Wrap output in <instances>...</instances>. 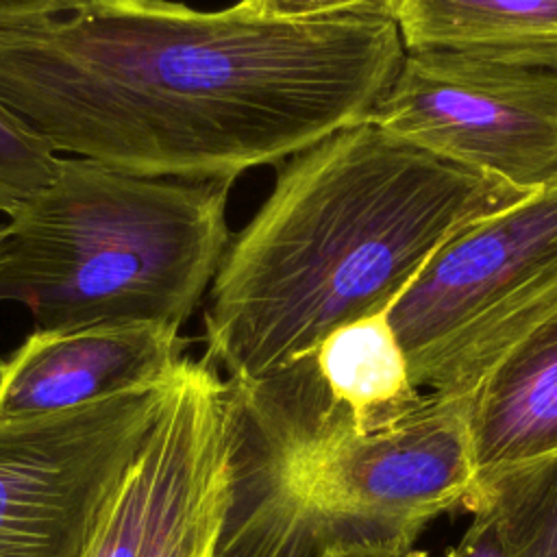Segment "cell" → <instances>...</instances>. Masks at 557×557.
I'll list each match as a JSON object with an SVG mask.
<instances>
[{"instance_id": "cell-16", "label": "cell", "mask_w": 557, "mask_h": 557, "mask_svg": "<svg viewBox=\"0 0 557 557\" xmlns=\"http://www.w3.org/2000/svg\"><path fill=\"white\" fill-rule=\"evenodd\" d=\"M472 524L444 557H507L492 513L485 507H472Z\"/></svg>"}, {"instance_id": "cell-7", "label": "cell", "mask_w": 557, "mask_h": 557, "mask_svg": "<svg viewBox=\"0 0 557 557\" xmlns=\"http://www.w3.org/2000/svg\"><path fill=\"white\" fill-rule=\"evenodd\" d=\"M176 372L85 407L0 422V557L83 555Z\"/></svg>"}, {"instance_id": "cell-13", "label": "cell", "mask_w": 557, "mask_h": 557, "mask_svg": "<svg viewBox=\"0 0 557 557\" xmlns=\"http://www.w3.org/2000/svg\"><path fill=\"white\" fill-rule=\"evenodd\" d=\"M466 507L492 513L507 557H557V453L479 481Z\"/></svg>"}, {"instance_id": "cell-5", "label": "cell", "mask_w": 557, "mask_h": 557, "mask_svg": "<svg viewBox=\"0 0 557 557\" xmlns=\"http://www.w3.org/2000/svg\"><path fill=\"white\" fill-rule=\"evenodd\" d=\"M557 309V183L446 242L387 309L422 392L466 398Z\"/></svg>"}, {"instance_id": "cell-10", "label": "cell", "mask_w": 557, "mask_h": 557, "mask_svg": "<svg viewBox=\"0 0 557 557\" xmlns=\"http://www.w3.org/2000/svg\"><path fill=\"white\" fill-rule=\"evenodd\" d=\"M463 403L476 483L557 453V309L522 335Z\"/></svg>"}, {"instance_id": "cell-2", "label": "cell", "mask_w": 557, "mask_h": 557, "mask_svg": "<svg viewBox=\"0 0 557 557\" xmlns=\"http://www.w3.org/2000/svg\"><path fill=\"white\" fill-rule=\"evenodd\" d=\"M527 194L372 122L283 161L231 239L205 307V361L263 379L331 331L387 311L466 226Z\"/></svg>"}, {"instance_id": "cell-8", "label": "cell", "mask_w": 557, "mask_h": 557, "mask_svg": "<svg viewBox=\"0 0 557 557\" xmlns=\"http://www.w3.org/2000/svg\"><path fill=\"white\" fill-rule=\"evenodd\" d=\"M157 483L137 557H215L233 474L231 387L185 357L150 431Z\"/></svg>"}, {"instance_id": "cell-14", "label": "cell", "mask_w": 557, "mask_h": 557, "mask_svg": "<svg viewBox=\"0 0 557 557\" xmlns=\"http://www.w3.org/2000/svg\"><path fill=\"white\" fill-rule=\"evenodd\" d=\"M61 157L0 100V211L11 215L44 189Z\"/></svg>"}, {"instance_id": "cell-15", "label": "cell", "mask_w": 557, "mask_h": 557, "mask_svg": "<svg viewBox=\"0 0 557 557\" xmlns=\"http://www.w3.org/2000/svg\"><path fill=\"white\" fill-rule=\"evenodd\" d=\"M403 0H237L235 4L255 17L278 22L322 20H392Z\"/></svg>"}, {"instance_id": "cell-18", "label": "cell", "mask_w": 557, "mask_h": 557, "mask_svg": "<svg viewBox=\"0 0 557 557\" xmlns=\"http://www.w3.org/2000/svg\"><path fill=\"white\" fill-rule=\"evenodd\" d=\"M0 235H2V224H0Z\"/></svg>"}, {"instance_id": "cell-9", "label": "cell", "mask_w": 557, "mask_h": 557, "mask_svg": "<svg viewBox=\"0 0 557 557\" xmlns=\"http://www.w3.org/2000/svg\"><path fill=\"white\" fill-rule=\"evenodd\" d=\"M185 337L163 324L33 331L0 359V422L41 418L168 381Z\"/></svg>"}, {"instance_id": "cell-1", "label": "cell", "mask_w": 557, "mask_h": 557, "mask_svg": "<svg viewBox=\"0 0 557 557\" xmlns=\"http://www.w3.org/2000/svg\"><path fill=\"white\" fill-rule=\"evenodd\" d=\"M403 57L392 20L0 0V100L54 152L146 178L233 183L283 163L366 122Z\"/></svg>"}, {"instance_id": "cell-4", "label": "cell", "mask_w": 557, "mask_h": 557, "mask_svg": "<svg viewBox=\"0 0 557 557\" xmlns=\"http://www.w3.org/2000/svg\"><path fill=\"white\" fill-rule=\"evenodd\" d=\"M228 387L233 470L305 513L324 553L413 548L431 518L474 494L463 398L424 392L400 420L357 433L292 368Z\"/></svg>"}, {"instance_id": "cell-12", "label": "cell", "mask_w": 557, "mask_h": 557, "mask_svg": "<svg viewBox=\"0 0 557 557\" xmlns=\"http://www.w3.org/2000/svg\"><path fill=\"white\" fill-rule=\"evenodd\" d=\"M396 24L407 52L557 67V0H403Z\"/></svg>"}, {"instance_id": "cell-17", "label": "cell", "mask_w": 557, "mask_h": 557, "mask_svg": "<svg viewBox=\"0 0 557 557\" xmlns=\"http://www.w3.org/2000/svg\"><path fill=\"white\" fill-rule=\"evenodd\" d=\"M322 557H424V553L416 548L407 550H383V548H333Z\"/></svg>"}, {"instance_id": "cell-6", "label": "cell", "mask_w": 557, "mask_h": 557, "mask_svg": "<svg viewBox=\"0 0 557 557\" xmlns=\"http://www.w3.org/2000/svg\"><path fill=\"white\" fill-rule=\"evenodd\" d=\"M368 122L524 194L557 183V67L405 50Z\"/></svg>"}, {"instance_id": "cell-11", "label": "cell", "mask_w": 557, "mask_h": 557, "mask_svg": "<svg viewBox=\"0 0 557 557\" xmlns=\"http://www.w3.org/2000/svg\"><path fill=\"white\" fill-rule=\"evenodd\" d=\"M300 357L326 407L357 433L400 420L424 398L411 379L407 355L387 311L337 326Z\"/></svg>"}, {"instance_id": "cell-3", "label": "cell", "mask_w": 557, "mask_h": 557, "mask_svg": "<svg viewBox=\"0 0 557 557\" xmlns=\"http://www.w3.org/2000/svg\"><path fill=\"white\" fill-rule=\"evenodd\" d=\"M228 189L61 157L57 176L2 226L0 302L26 307L35 331H181L231 244Z\"/></svg>"}]
</instances>
